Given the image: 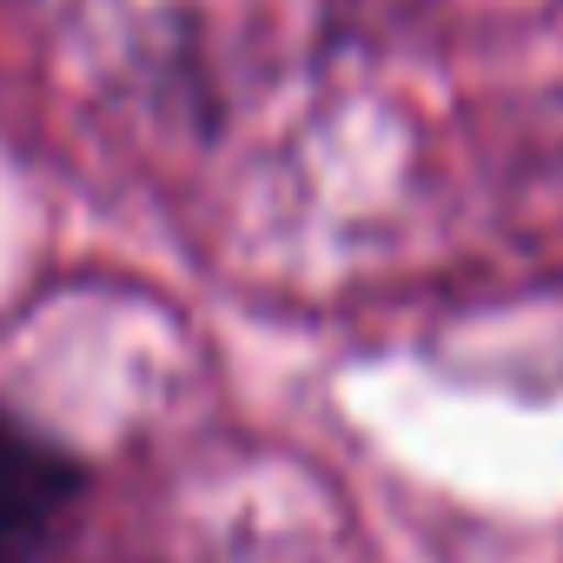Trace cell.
<instances>
[{
    "label": "cell",
    "mask_w": 563,
    "mask_h": 563,
    "mask_svg": "<svg viewBox=\"0 0 563 563\" xmlns=\"http://www.w3.org/2000/svg\"><path fill=\"white\" fill-rule=\"evenodd\" d=\"M87 471L41 431L0 418V563H41Z\"/></svg>",
    "instance_id": "1"
}]
</instances>
